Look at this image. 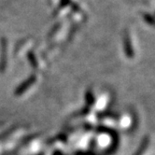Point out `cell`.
<instances>
[{"label": "cell", "mask_w": 155, "mask_h": 155, "mask_svg": "<svg viewBox=\"0 0 155 155\" xmlns=\"http://www.w3.org/2000/svg\"><path fill=\"white\" fill-rule=\"evenodd\" d=\"M149 137H146L145 138L143 139V141H142V143H141V145H140V147L138 148V150L136 151V153H135V155H142V153L145 151V150L147 149V147H148V145H149Z\"/></svg>", "instance_id": "1"}, {"label": "cell", "mask_w": 155, "mask_h": 155, "mask_svg": "<svg viewBox=\"0 0 155 155\" xmlns=\"http://www.w3.org/2000/svg\"><path fill=\"white\" fill-rule=\"evenodd\" d=\"M62 2L64 3V5H68L70 2V0H62Z\"/></svg>", "instance_id": "2"}]
</instances>
